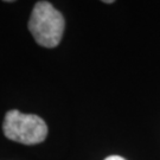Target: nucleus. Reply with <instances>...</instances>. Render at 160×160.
<instances>
[{
  "label": "nucleus",
  "instance_id": "3",
  "mask_svg": "<svg viewBox=\"0 0 160 160\" xmlns=\"http://www.w3.org/2000/svg\"><path fill=\"white\" fill-rule=\"evenodd\" d=\"M104 160H126V159L120 157V155H110V157H107Z\"/></svg>",
  "mask_w": 160,
  "mask_h": 160
},
{
  "label": "nucleus",
  "instance_id": "1",
  "mask_svg": "<svg viewBox=\"0 0 160 160\" xmlns=\"http://www.w3.org/2000/svg\"><path fill=\"white\" fill-rule=\"evenodd\" d=\"M65 22L63 14L48 1L34 5L29 20V30L34 40L42 46L55 48L63 37Z\"/></svg>",
  "mask_w": 160,
  "mask_h": 160
},
{
  "label": "nucleus",
  "instance_id": "2",
  "mask_svg": "<svg viewBox=\"0 0 160 160\" xmlns=\"http://www.w3.org/2000/svg\"><path fill=\"white\" fill-rule=\"evenodd\" d=\"M2 131L7 139L24 145H37L48 137V126L42 118L16 109L6 113Z\"/></svg>",
  "mask_w": 160,
  "mask_h": 160
}]
</instances>
